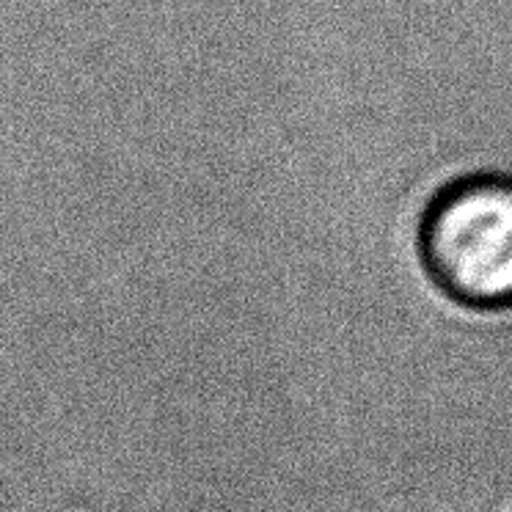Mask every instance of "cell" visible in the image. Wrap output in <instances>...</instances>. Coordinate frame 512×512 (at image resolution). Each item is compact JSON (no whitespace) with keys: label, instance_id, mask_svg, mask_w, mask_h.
Instances as JSON below:
<instances>
[{"label":"cell","instance_id":"1","mask_svg":"<svg viewBox=\"0 0 512 512\" xmlns=\"http://www.w3.org/2000/svg\"><path fill=\"white\" fill-rule=\"evenodd\" d=\"M419 256L449 301L474 312L510 309V174L479 171L438 190L419 221Z\"/></svg>","mask_w":512,"mask_h":512}]
</instances>
